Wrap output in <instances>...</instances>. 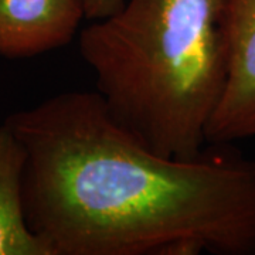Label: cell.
I'll return each mask as SVG.
<instances>
[{
    "instance_id": "cell-6",
    "label": "cell",
    "mask_w": 255,
    "mask_h": 255,
    "mask_svg": "<svg viewBox=\"0 0 255 255\" xmlns=\"http://www.w3.org/2000/svg\"><path fill=\"white\" fill-rule=\"evenodd\" d=\"M127 0H84L85 18L88 21L110 17L124 7Z\"/></svg>"
},
{
    "instance_id": "cell-2",
    "label": "cell",
    "mask_w": 255,
    "mask_h": 255,
    "mask_svg": "<svg viewBox=\"0 0 255 255\" xmlns=\"http://www.w3.org/2000/svg\"><path fill=\"white\" fill-rule=\"evenodd\" d=\"M78 47L122 127L159 155H200L227 74V0H127Z\"/></svg>"
},
{
    "instance_id": "cell-1",
    "label": "cell",
    "mask_w": 255,
    "mask_h": 255,
    "mask_svg": "<svg viewBox=\"0 0 255 255\" xmlns=\"http://www.w3.org/2000/svg\"><path fill=\"white\" fill-rule=\"evenodd\" d=\"M4 122L26 160L28 228L53 255H255V164L156 153L97 91H64Z\"/></svg>"
},
{
    "instance_id": "cell-3",
    "label": "cell",
    "mask_w": 255,
    "mask_h": 255,
    "mask_svg": "<svg viewBox=\"0 0 255 255\" xmlns=\"http://www.w3.org/2000/svg\"><path fill=\"white\" fill-rule=\"evenodd\" d=\"M227 74L206 142L255 137V0H227Z\"/></svg>"
},
{
    "instance_id": "cell-5",
    "label": "cell",
    "mask_w": 255,
    "mask_h": 255,
    "mask_svg": "<svg viewBox=\"0 0 255 255\" xmlns=\"http://www.w3.org/2000/svg\"><path fill=\"white\" fill-rule=\"evenodd\" d=\"M26 153L13 130L0 124V255H53L28 228L21 180Z\"/></svg>"
},
{
    "instance_id": "cell-4",
    "label": "cell",
    "mask_w": 255,
    "mask_h": 255,
    "mask_svg": "<svg viewBox=\"0 0 255 255\" xmlns=\"http://www.w3.org/2000/svg\"><path fill=\"white\" fill-rule=\"evenodd\" d=\"M82 18L84 0H0V57L24 60L68 46Z\"/></svg>"
}]
</instances>
